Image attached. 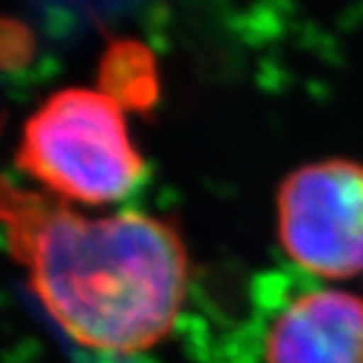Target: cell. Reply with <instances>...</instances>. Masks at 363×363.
Masks as SVG:
<instances>
[{
	"mask_svg": "<svg viewBox=\"0 0 363 363\" xmlns=\"http://www.w3.org/2000/svg\"><path fill=\"white\" fill-rule=\"evenodd\" d=\"M19 167L59 197L111 204L143 179L122 106L106 91L66 89L26 122Z\"/></svg>",
	"mask_w": 363,
	"mask_h": 363,
	"instance_id": "7a4b0ae2",
	"label": "cell"
},
{
	"mask_svg": "<svg viewBox=\"0 0 363 363\" xmlns=\"http://www.w3.org/2000/svg\"><path fill=\"white\" fill-rule=\"evenodd\" d=\"M265 363H363V298L319 289L291 300L267 330Z\"/></svg>",
	"mask_w": 363,
	"mask_h": 363,
	"instance_id": "277c9868",
	"label": "cell"
},
{
	"mask_svg": "<svg viewBox=\"0 0 363 363\" xmlns=\"http://www.w3.org/2000/svg\"><path fill=\"white\" fill-rule=\"evenodd\" d=\"M0 228L45 310L78 345L134 354L174 328L188 253L167 220L136 211L87 218L0 176Z\"/></svg>",
	"mask_w": 363,
	"mask_h": 363,
	"instance_id": "6da1fadb",
	"label": "cell"
},
{
	"mask_svg": "<svg viewBox=\"0 0 363 363\" xmlns=\"http://www.w3.org/2000/svg\"><path fill=\"white\" fill-rule=\"evenodd\" d=\"M277 235L298 267L323 279L363 272V164L321 160L291 172L277 192Z\"/></svg>",
	"mask_w": 363,
	"mask_h": 363,
	"instance_id": "3957f363",
	"label": "cell"
},
{
	"mask_svg": "<svg viewBox=\"0 0 363 363\" xmlns=\"http://www.w3.org/2000/svg\"><path fill=\"white\" fill-rule=\"evenodd\" d=\"M101 84L108 96L120 106L143 108L155 96V82L148 57L131 43H115L104 59Z\"/></svg>",
	"mask_w": 363,
	"mask_h": 363,
	"instance_id": "8992f818",
	"label": "cell"
},
{
	"mask_svg": "<svg viewBox=\"0 0 363 363\" xmlns=\"http://www.w3.org/2000/svg\"><path fill=\"white\" fill-rule=\"evenodd\" d=\"M30 10L54 38H71L84 28H108L134 17L145 0H28Z\"/></svg>",
	"mask_w": 363,
	"mask_h": 363,
	"instance_id": "5b68a950",
	"label": "cell"
},
{
	"mask_svg": "<svg viewBox=\"0 0 363 363\" xmlns=\"http://www.w3.org/2000/svg\"><path fill=\"white\" fill-rule=\"evenodd\" d=\"M30 52H33V35L17 21L0 19V68L17 71L30 59Z\"/></svg>",
	"mask_w": 363,
	"mask_h": 363,
	"instance_id": "52a82bcc",
	"label": "cell"
}]
</instances>
